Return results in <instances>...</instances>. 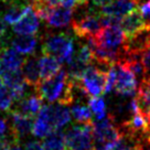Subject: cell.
Returning <instances> with one entry per match:
<instances>
[{"mask_svg":"<svg viewBox=\"0 0 150 150\" xmlns=\"http://www.w3.org/2000/svg\"><path fill=\"white\" fill-rule=\"evenodd\" d=\"M141 62L145 67V79H150V45L141 53Z\"/></svg>","mask_w":150,"mask_h":150,"instance_id":"4316f807","label":"cell"},{"mask_svg":"<svg viewBox=\"0 0 150 150\" xmlns=\"http://www.w3.org/2000/svg\"><path fill=\"white\" fill-rule=\"evenodd\" d=\"M138 5V0H112L109 5L102 8L100 12L103 14L122 18L132 10L136 9Z\"/></svg>","mask_w":150,"mask_h":150,"instance_id":"9a60e30c","label":"cell"},{"mask_svg":"<svg viewBox=\"0 0 150 150\" xmlns=\"http://www.w3.org/2000/svg\"><path fill=\"white\" fill-rule=\"evenodd\" d=\"M93 125L94 150H109L122 136V130L112 115L100 120L92 122Z\"/></svg>","mask_w":150,"mask_h":150,"instance_id":"3957f363","label":"cell"},{"mask_svg":"<svg viewBox=\"0 0 150 150\" xmlns=\"http://www.w3.org/2000/svg\"><path fill=\"white\" fill-rule=\"evenodd\" d=\"M42 53L56 57L61 63H69L74 55V40L70 34L47 33L42 37Z\"/></svg>","mask_w":150,"mask_h":150,"instance_id":"7a4b0ae2","label":"cell"},{"mask_svg":"<svg viewBox=\"0 0 150 150\" xmlns=\"http://www.w3.org/2000/svg\"><path fill=\"white\" fill-rule=\"evenodd\" d=\"M69 150H71V149H69Z\"/></svg>","mask_w":150,"mask_h":150,"instance_id":"f35d334b","label":"cell"},{"mask_svg":"<svg viewBox=\"0 0 150 150\" xmlns=\"http://www.w3.org/2000/svg\"><path fill=\"white\" fill-rule=\"evenodd\" d=\"M147 140L150 142V127H149V129H148V131H147Z\"/></svg>","mask_w":150,"mask_h":150,"instance_id":"e575fe53","label":"cell"},{"mask_svg":"<svg viewBox=\"0 0 150 150\" xmlns=\"http://www.w3.org/2000/svg\"><path fill=\"white\" fill-rule=\"evenodd\" d=\"M31 7L32 6L30 2H25L22 0H9L2 19L8 24L17 23L31 9Z\"/></svg>","mask_w":150,"mask_h":150,"instance_id":"5bb4252c","label":"cell"},{"mask_svg":"<svg viewBox=\"0 0 150 150\" xmlns=\"http://www.w3.org/2000/svg\"><path fill=\"white\" fill-rule=\"evenodd\" d=\"M7 150H22V149H21V147L19 146V142H13L12 145L9 146V148Z\"/></svg>","mask_w":150,"mask_h":150,"instance_id":"d6a6232c","label":"cell"},{"mask_svg":"<svg viewBox=\"0 0 150 150\" xmlns=\"http://www.w3.org/2000/svg\"><path fill=\"white\" fill-rule=\"evenodd\" d=\"M116 82H115V92L122 96L124 98L135 97L137 94L138 80L134 72L128 67L125 62L118 61L114 64Z\"/></svg>","mask_w":150,"mask_h":150,"instance_id":"52a82bcc","label":"cell"},{"mask_svg":"<svg viewBox=\"0 0 150 150\" xmlns=\"http://www.w3.org/2000/svg\"><path fill=\"white\" fill-rule=\"evenodd\" d=\"M43 146L45 150H64L65 148V137L61 129H56L47 135L44 140Z\"/></svg>","mask_w":150,"mask_h":150,"instance_id":"7402d4cb","label":"cell"},{"mask_svg":"<svg viewBox=\"0 0 150 150\" xmlns=\"http://www.w3.org/2000/svg\"><path fill=\"white\" fill-rule=\"evenodd\" d=\"M24 150H45L44 149V146L42 142L38 140L34 141H29L28 144L24 147Z\"/></svg>","mask_w":150,"mask_h":150,"instance_id":"f1b7e54d","label":"cell"},{"mask_svg":"<svg viewBox=\"0 0 150 150\" xmlns=\"http://www.w3.org/2000/svg\"><path fill=\"white\" fill-rule=\"evenodd\" d=\"M45 2H47V5H50L51 7H55V6L59 5V2H60V0H44Z\"/></svg>","mask_w":150,"mask_h":150,"instance_id":"836d02e7","label":"cell"},{"mask_svg":"<svg viewBox=\"0 0 150 150\" xmlns=\"http://www.w3.org/2000/svg\"><path fill=\"white\" fill-rule=\"evenodd\" d=\"M65 145L71 150H94L93 125L76 122L65 131Z\"/></svg>","mask_w":150,"mask_h":150,"instance_id":"277c9868","label":"cell"},{"mask_svg":"<svg viewBox=\"0 0 150 150\" xmlns=\"http://www.w3.org/2000/svg\"><path fill=\"white\" fill-rule=\"evenodd\" d=\"M43 107V98L39 94H30L25 95L23 98L21 99L19 103H17V108L16 110L25 116L33 118L37 116L39 112Z\"/></svg>","mask_w":150,"mask_h":150,"instance_id":"2e32d148","label":"cell"},{"mask_svg":"<svg viewBox=\"0 0 150 150\" xmlns=\"http://www.w3.org/2000/svg\"><path fill=\"white\" fill-rule=\"evenodd\" d=\"M126 34L119 25L105 27L95 38L87 39V41L107 50H120L126 43Z\"/></svg>","mask_w":150,"mask_h":150,"instance_id":"ba28073f","label":"cell"},{"mask_svg":"<svg viewBox=\"0 0 150 150\" xmlns=\"http://www.w3.org/2000/svg\"><path fill=\"white\" fill-rule=\"evenodd\" d=\"M108 70L102 69L97 65H89L82 75L80 83L82 84L85 92L91 97H98L105 93L107 84Z\"/></svg>","mask_w":150,"mask_h":150,"instance_id":"8992f818","label":"cell"},{"mask_svg":"<svg viewBox=\"0 0 150 150\" xmlns=\"http://www.w3.org/2000/svg\"><path fill=\"white\" fill-rule=\"evenodd\" d=\"M2 83H4V82H2V79L0 77V86H2Z\"/></svg>","mask_w":150,"mask_h":150,"instance_id":"d590c367","label":"cell"},{"mask_svg":"<svg viewBox=\"0 0 150 150\" xmlns=\"http://www.w3.org/2000/svg\"><path fill=\"white\" fill-rule=\"evenodd\" d=\"M71 114H72V117L74 118L75 122H80V124L92 122L93 112L88 106L84 105L83 103L79 102V103L74 104L71 108Z\"/></svg>","mask_w":150,"mask_h":150,"instance_id":"603a6c76","label":"cell"},{"mask_svg":"<svg viewBox=\"0 0 150 150\" xmlns=\"http://www.w3.org/2000/svg\"><path fill=\"white\" fill-rule=\"evenodd\" d=\"M39 59L40 57H37L34 55L27 57L24 60L22 66H21L24 81L28 84V86L32 87V88H37L38 85L40 84V82H41Z\"/></svg>","mask_w":150,"mask_h":150,"instance_id":"4fadbf2b","label":"cell"},{"mask_svg":"<svg viewBox=\"0 0 150 150\" xmlns=\"http://www.w3.org/2000/svg\"><path fill=\"white\" fill-rule=\"evenodd\" d=\"M145 25V20H144V17H142L139 9L132 10L125 17H122L120 20V24H119V27L125 32L127 38L135 34L137 31H139Z\"/></svg>","mask_w":150,"mask_h":150,"instance_id":"e0dca14e","label":"cell"},{"mask_svg":"<svg viewBox=\"0 0 150 150\" xmlns=\"http://www.w3.org/2000/svg\"><path fill=\"white\" fill-rule=\"evenodd\" d=\"M13 142H17V141L14 140V138L11 136V134L9 132L5 137L0 138V150H7L9 148V146L12 145Z\"/></svg>","mask_w":150,"mask_h":150,"instance_id":"83f0119b","label":"cell"},{"mask_svg":"<svg viewBox=\"0 0 150 150\" xmlns=\"http://www.w3.org/2000/svg\"><path fill=\"white\" fill-rule=\"evenodd\" d=\"M11 47L21 54L31 55L35 52L38 38L35 35H19L11 40Z\"/></svg>","mask_w":150,"mask_h":150,"instance_id":"ffe728a7","label":"cell"},{"mask_svg":"<svg viewBox=\"0 0 150 150\" xmlns=\"http://www.w3.org/2000/svg\"><path fill=\"white\" fill-rule=\"evenodd\" d=\"M89 1H92V4H93L95 7L103 8V7H105V6L109 5L112 0H89Z\"/></svg>","mask_w":150,"mask_h":150,"instance_id":"4dcf8cb0","label":"cell"},{"mask_svg":"<svg viewBox=\"0 0 150 150\" xmlns=\"http://www.w3.org/2000/svg\"><path fill=\"white\" fill-rule=\"evenodd\" d=\"M7 33V27H6V22L4 19L0 18V40L6 35Z\"/></svg>","mask_w":150,"mask_h":150,"instance_id":"1f68e13d","label":"cell"},{"mask_svg":"<svg viewBox=\"0 0 150 150\" xmlns=\"http://www.w3.org/2000/svg\"><path fill=\"white\" fill-rule=\"evenodd\" d=\"M2 1H9V0H2Z\"/></svg>","mask_w":150,"mask_h":150,"instance_id":"74e56055","label":"cell"},{"mask_svg":"<svg viewBox=\"0 0 150 150\" xmlns=\"http://www.w3.org/2000/svg\"><path fill=\"white\" fill-rule=\"evenodd\" d=\"M7 129H8V118L0 116V138L6 136Z\"/></svg>","mask_w":150,"mask_h":150,"instance_id":"f546056e","label":"cell"},{"mask_svg":"<svg viewBox=\"0 0 150 150\" xmlns=\"http://www.w3.org/2000/svg\"><path fill=\"white\" fill-rule=\"evenodd\" d=\"M39 19L40 18L38 17L37 12L31 7V9L17 23L13 24L12 31L18 35H34L40 28Z\"/></svg>","mask_w":150,"mask_h":150,"instance_id":"8fae6325","label":"cell"},{"mask_svg":"<svg viewBox=\"0 0 150 150\" xmlns=\"http://www.w3.org/2000/svg\"><path fill=\"white\" fill-rule=\"evenodd\" d=\"M2 82L8 88H13L16 86L25 83L22 74V71L20 69H16V70H5L2 72Z\"/></svg>","mask_w":150,"mask_h":150,"instance_id":"cb8c5ba5","label":"cell"},{"mask_svg":"<svg viewBox=\"0 0 150 150\" xmlns=\"http://www.w3.org/2000/svg\"><path fill=\"white\" fill-rule=\"evenodd\" d=\"M25 59L13 47H4L0 53V62L2 64L4 70H16L20 69Z\"/></svg>","mask_w":150,"mask_h":150,"instance_id":"d6986e66","label":"cell"},{"mask_svg":"<svg viewBox=\"0 0 150 150\" xmlns=\"http://www.w3.org/2000/svg\"><path fill=\"white\" fill-rule=\"evenodd\" d=\"M9 116L10 134L14 138V140L17 142H20L22 139L27 138L30 135V132H32V118L17 112L16 109L10 110Z\"/></svg>","mask_w":150,"mask_h":150,"instance_id":"9c48e42d","label":"cell"},{"mask_svg":"<svg viewBox=\"0 0 150 150\" xmlns=\"http://www.w3.org/2000/svg\"><path fill=\"white\" fill-rule=\"evenodd\" d=\"M54 130L55 127L52 117V106L43 105V107L39 112L35 120L33 122L32 134L38 138H45Z\"/></svg>","mask_w":150,"mask_h":150,"instance_id":"30bf717a","label":"cell"},{"mask_svg":"<svg viewBox=\"0 0 150 150\" xmlns=\"http://www.w3.org/2000/svg\"><path fill=\"white\" fill-rule=\"evenodd\" d=\"M1 43H2V42H1ZM1 43H0V44H1ZM2 47H1V45H0V53H1V50H2Z\"/></svg>","mask_w":150,"mask_h":150,"instance_id":"8d00e7d4","label":"cell"},{"mask_svg":"<svg viewBox=\"0 0 150 150\" xmlns=\"http://www.w3.org/2000/svg\"><path fill=\"white\" fill-rule=\"evenodd\" d=\"M52 117H53V122L56 130L66 126L71 122L72 114L66 105L57 104L55 106H52Z\"/></svg>","mask_w":150,"mask_h":150,"instance_id":"44dd1931","label":"cell"},{"mask_svg":"<svg viewBox=\"0 0 150 150\" xmlns=\"http://www.w3.org/2000/svg\"><path fill=\"white\" fill-rule=\"evenodd\" d=\"M73 9H69L63 6H55L51 9L47 18L44 21L50 28H65L73 19Z\"/></svg>","mask_w":150,"mask_h":150,"instance_id":"7c38bea8","label":"cell"},{"mask_svg":"<svg viewBox=\"0 0 150 150\" xmlns=\"http://www.w3.org/2000/svg\"><path fill=\"white\" fill-rule=\"evenodd\" d=\"M104 28L102 22V14L100 12L86 11L80 14L79 17L72 19V29L75 35L83 38L85 40L93 39Z\"/></svg>","mask_w":150,"mask_h":150,"instance_id":"5b68a950","label":"cell"},{"mask_svg":"<svg viewBox=\"0 0 150 150\" xmlns=\"http://www.w3.org/2000/svg\"><path fill=\"white\" fill-rule=\"evenodd\" d=\"M88 107L96 117V120H100L108 115L106 102L102 97H92L88 100Z\"/></svg>","mask_w":150,"mask_h":150,"instance_id":"d4e9b609","label":"cell"},{"mask_svg":"<svg viewBox=\"0 0 150 150\" xmlns=\"http://www.w3.org/2000/svg\"><path fill=\"white\" fill-rule=\"evenodd\" d=\"M40 65V77L41 81L49 80L62 69V63L56 57L47 54H43L39 59Z\"/></svg>","mask_w":150,"mask_h":150,"instance_id":"ac0fdd59","label":"cell"},{"mask_svg":"<svg viewBox=\"0 0 150 150\" xmlns=\"http://www.w3.org/2000/svg\"><path fill=\"white\" fill-rule=\"evenodd\" d=\"M74 82L71 80L67 72L61 69L49 80L41 81L35 88L37 93L47 102H57L59 104L70 106L74 103L73 95Z\"/></svg>","mask_w":150,"mask_h":150,"instance_id":"6da1fadb","label":"cell"},{"mask_svg":"<svg viewBox=\"0 0 150 150\" xmlns=\"http://www.w3.org/2000/svg\"><path fill=\"white\" fill-rule=\"evenodd\" d=\"M13 103L14 102L10 89L4 86H0V112H10Z\"/></svg>","mask_w":150,"mask_h":150,"instance_id":"484cf974","label":"cell"}]
</instances>
